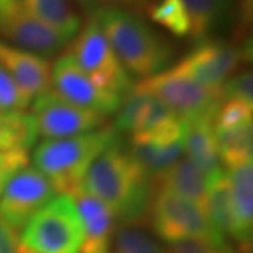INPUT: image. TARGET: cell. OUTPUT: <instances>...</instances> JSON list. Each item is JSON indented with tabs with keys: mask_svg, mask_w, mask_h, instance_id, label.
<instances>
[{
	"mask_svg": "<svg viewBox=\"0 0 253 253\" xmlns=\"http://www.w3.org/2000/svg\"><path fill=\"white\" fill-rule=\"evenodd\" d=\"M135 86L162 101L174 114L184 120L215 117L222 101L221 90L210 89L176 71L173 66L148 79H142Z\"/></svg>",
	"mask_w": 253,
	"mask_h": 253,
	"instance_id": "7",
	"label": "cell"
},
{
	"mask_svg": "<svg viewBox=\"0 0 253 253\" xmlns=\"http://www.w3.org/2000/svg\"><path fill=\"white\" fill-rule=\"evenodd\" d=\"M118 1H121V3H132V1H135V0H118Z\"/></svg>",
	"mask_w": 253,
	"mask_h": 253,
	"instance_id": "36",
	"label": "cell"
},
{
	"mask_svg": "<svg viewBox=\"0 0 253 253\" xmlns=\"http://www.w3.org/2000/svg\"><path fill=\"white\" fill-rule=\"evenodd\" d=\"M20 248L17 231L0 217V253H18Z\"/></svg>",
	"mask_w": 253,
	"mask_h": 253,
	"instance_id": "31",
	"label": "cell"
},
{
	"mask_svg": "<svg viewBox=\"0 0 253 253\" xmlns=\"http://www.w3.org/2000/svg\"><path fill=\"white\" fill-rule=\"evenodd\" d=\"M30 101L9 72L0 65V111H23L27 109Z\"/></svg>",
	"mask_w": 253,
	"mask_h": 253,
	"instance_id": "28",
	"label": "cell"
},
{
	"mask_svg": "<svg viewBox=\"0 0 253 253\" xmlns=\"http://www.w3.org/2000/svg\"><path fill=\"white\" fill-rule=\"evenodd\" d=\"M21 242L34 253H79L83 229L72 196L59 194L28 221Z\"/></svg>",
	"mask_w": 253,
	"mask_h": 253,
	"instance_id": "4",
	"label": "cell"
},
{
	"mask_svg": "<svg viewBox=\"0 0 253 253\" xmlns=\"http://www.w3.org/2000/svg\"><path fill=\"white\" fill-rule=\"evenodd\" d=\"M221 99L235 100L245 104L253 106V75L252 71L246 69L232 75L221 87Z\"/></svg>",
	"mask_w": 253,
	"mask_h": 253,
	"instance_id": "27",
	"label": "cell"
},
{
	"mask_svg": "<svg viewBox=\"0 0 253 253\" xmlns=\"http://www.w3.org/2000/svg\"><path fill=\"white\" fill-rule=\"evenodd\" d=\"M221 165L226 169L253 159V123L214 128Z\"/></svg>",
	"mask_w": 253,
	"mask_h": 253,
	"instance_id": "21",
	"label": "cell"
},
{
	"mask_svg": "<svg viewBox=\"0 0 253 253\" xmlns=\"http://www.w3.org/2000/svg\"><path fill=\"white\" fill-rule=\"evenodd\" d=\"M152 186L118 135L91 163L82 189L103 201L124 226H134L149 212Z\"/></svg>",
	"mask_w": 253,
	"mask_h": 253,
	"instance_id": "1",
	"label": "cell"
},
{
	"mask_svg": "<svg viewBox=\"0 0 253 253\" xmlns=\"http://www.w3.org/2000/svg\"><path fill=\"white\" fill-rule=\"evenodd\" d=\"M215 117L186 120L184 155L199 166L206 176L222 169L214 132Z\"/></svg>",
	"mask_w": 253,
	"mask_h": 253,
	"instance_id": "16",
	"label": "cell"
},
{
	"mask_svg": "<svg viewBox=\"0 0 253 253\" xmlns=\"http://www.w3.org/2000/svg\"><path fill=\"white\" fill-rule=\"evenodd\" d=\"M51 81L55 91L81 109L90 110L104 117L116 114L123 96L110 91L91 81L75 62L69 52L62 54L51 69Z\"/></svg>",
	"mask_w": 253,
	"mask_h": 253,
	"instance_id": "11",
	"label": "cell"
},
{
	"mask_svg": "<svg viewBox=\"0 0 253 253\" xmlns=\"http://www.w3.org/2000/svg\"><path fill=\"white\" fill-rule=\"evenodd\" d=\"M86 14H93L100 7L99 0H73Z\"/></svg>",
	"mask_w": 253,
	"mask_h": 253,
	"instance_id": "33",
	"label": "cell"
},
{
	"mask_svg": "<svg viewBox=\"0 0 253 253\" xmlns=\"http://www.w3.org/2000/svg\"><path fill=\"white\" fill-rule=\"evenodd\" d=\"M51 180L37 168L16 173L0 196V217L16 231L24 228L41 208L55 197Z\"/></svg>",
	"mask_w": 253,
	"mask_h": 253,
	"instance_id": "12",
	"label": "cell"
},
{
	"mask_svg": "<svg viewBox=\"0 0 253 253\" xmlns=\"http://www.w3.org/2000/svg\"><path fill=\"white\" fill-rule=\"evenodd\" d=\"M149 212L156 235L170 245L186 239L226 241L211 225L206 208L170 191L158 190L152 197Z\"/></svg>",
	"mask_w": 253,
	"mask_h": 253,
	"instance_id": "6",
	"label": "cell"
},
{
	"mask_svg": "<svg viewBox=\"0 0 253 253\" xmlns=\"http://www.w3.org/2000/svg\"><path fill=\"white\" fill-rule=\"evenodd\" d=\"M18 253H34V252H31V251H28L27 248H24L23 245H21V248H20V252Z\"/></svg>",
	"mask_w": 253,
	"mask_h": 253,
	"instance_id": "34",
	"label": "cell"
},
{
	"mask_svg": "<svg viewBox=\"0 0 253 253\" xmlns=\"http://www.w3.org/2000/svg\"><path fill=\"white\" fill-rule=\"evenodd\" d=\"M23 4L66 42H71L81 31L82 18L71 0H23Z\"/></svg>",
	"mask_w": 253,
	"mask_h": 253,
	"instance_id": "18",
	"label": "cell"
},
{
	"mask_svg": "<svg viewBox=\"0 0 253 253\" xmlns=\"http://www.w3.org/2000/svg\"><path fill=\"white\" fill-rule=\"evenodd\" d=\"M75 38L68 52L91 81L120 96H124L134 87V78L118 61L94 14H90Z\"/></svg>",
	"mask_w": 253,
	"mask_h": 253,
	"instance_id": "5",
	"label": "cell"
},
{
	"mask_svg": "<svg viewBox=\"0 0 253 253\" xmlns=\"http://www.w3.org/2000/svg\"><path fill=\"white\" fill-rule=\"evenodd\" d=\"M166 253H236V251L228 244L214 242L206 239H186L169 246Z\"/></svg>",
	"mask_w": 253,
	"mask_h": 253,
	"instance_id": "29",
	"label": "cell"
},
{
	"mask_svg": "<svg viewBox=\"0 0 253 253\" xmlns=\"http://www.w3.org/2000/svg\"><path fill=\"white\" fill-rule=\"evenodd\" d=\"M149 16L173 36L189 37V16L181 0H159L149 9Z\"/></svg>",
	"mask_w": 253,
	"mask_h": 253,
	"instance_id": "23",
	"label": "cell"
},
{
	"mask_svg": "<svg viewBox=\"0 0 253 253\" xmlns=\"http://www.w3.org/2000/svg\"><path fill=\"white\" fill-rule=\"evenodd\" d=\"M36 121L26 111H0V152H28L37 142Z\"/></svg>",
	"mask_w": 253,
	"mask_h": 253,
	"instance_id": "20",
	"label": "cell"
},
{
	"mask_svg": "<svg viewBox=\"0 0 253 253\" xmlns=\"http://www.w3.org/2000/svg\"><path fill=\"white\" fill-rule=\"evenodd\" d=\"M0 40L45 59L59 54L68 44L34 17L23 0H0Z\"/></svg>",
	"mask_w": 253,
	"mask_h": 253,
	"instance_id": "9",
	"label": "cell"
},
{
	"mask_svg": "<svg viewBox=\"0 0 253 253\" xmlns=\"http://www.w3.org/2000/svg\"><path fill=\"white\" fill-rule=\"evenodd\" d=\"M207 176L196 163L183 155L172 168L161 176L154 184L158 190H166L183 199L190 200L206 208Z\"/></svg>",
	"mask_w": 253,
	"mask_h": 253,
	"instance_id": "17",
	"label": "cell"
},
{
	"mask_svg": "<svg viewBox=\"0 0 253 253\" xmlns=\"http://www.w3.org/2000/svg\"><path fill=\"white\" fill-rule=\"evenodd\" d=\"M229 183L231 234L242 251H251L253 239V159L226 170Z\"/></svg>",
	"mask_w": 253,
	"mask_h": 253,
	"instance_id": "13",
	"label": "cell"
},
{
	"mask_svg": "<svg viewBox=\"0 0 253 253\" xmlns=\"http://www.w3.org/2000/svg\"><path fill=\"white\" fill-rule=\"evenodd\" d=\"M81 217L83 241L79 253H111L114 215L103 201L78 190L72 196Z\"/></svg>",
	"mask_w": 253,
	"mask_h": 253,
	"instance_id": "15",
	"label": "cell"
},
{
	"mask_svg": "<svg viewBox=\"0 0 253 253\" xmlns=\"http://www.w3.org/2000/svg\"><path fill=\"white\" fill-rule=\"evenodd\" d=\"M253 123V106L235 100H224L214 120V128H229Z\"/></svg>",
	"mask_w": 253,
	"mask_h": 253,
	"instance_id": "26",
	"label": "cell"
},
{
	"mask_svg": "<svg viewBox=\"0 0 253 253\" xmlns=\"http://www.w3.org/2000/svg\"><path fill=\"white\" fill-rule=\"evenodd\" d=\"M0 65L30 100L52 89L51 62L40 55L0 40Z\"/></svg>",
	"mask_w": 253,
	"mask_h": 253,
	"instance_id": "14",
	"label": "cell"
},
{
	"mask_svg": "<svg viewBox=\"0 0 253 253\" xmlns=\"http://www.w3.org/2000/svg\"><path fill=\"white\" fill-rule=\"evenodd\" d=\"M239 7V20H241V26L246 28L251 26L253 16V0H239L238 3Z\"/></svg>",
	"mask_w": 253,
	"mask_h": 253,
	"instance_id": "32",
	"label": "cell"
},
{
	"mask_svg": "<svg viewBox=\"0 0 253 253\" xmlns=\"http://www.w3.org/2000/svg\"><path fill=\"white\" fill-rule=\"evenodd\" d=\"M100 3H104V4H111V3H114V1H118V0H99Z\"/></svg>",
	"mask_w": 253,
	"mask_h": 253,
	"instance_id": "35",
	"label": "cell"
},
{
	"mask_svg": "<svg viewBox=\"0 0 253 253\" xmlns=\"http://www.w3.org/2000/svg\"><path fill=\"white\" fill-rule=\"evenodd\" d=\"M251 49V45L241 48L210 37L199 41L173 68L210 89L221 90L226 79L235 75L241 63L248 61Z\"/></svg>",
	"mask_w": 253,
	"mask_h": 253,
	"instance_id": "8",
	"label": "cell"
},
{
	"mask_svg": "<svg viewBox=\"0 0 253 253\" xmlns=\"http://www.w3.org/2000/svg\"><path fill=\"white\" fill-rule=\"evenodd\" d=\"M120 134L113 126L61 139H45L36 148L34 163L51 180L56 193L73 196L99 156Z\"/></svg>",
	"mask_w": 253,
	"mask_h": 253,
	"instance_id": "3",
	"label": "cell"
},
{
	"mask_svg": "<svg viewBox=\"0 0 253 253\" xmlns=\"http://www.w3.org/2000/svg\"><path fill=\"white\" fill-rule=\"evenodd\" d=\"M190 21V38L201 41L226 26L232 14V0H181Z\"/></svg>",
	"mask_w": 253,
	"mask_h": 253,
	"instance_id": "19",
	"label": "cell"
},
{
	"mask_svg": "<svg viewBox=\"0 0 253 253\" xmlns=\"http://www.w3.org/2000/svg\"><path fill=\"white\" fill-rule=\"evenodd\" d=\"M206 211L211 225L222 236L231 234L232 218L229 204V183L226 170L219 169L207 179V199Z\"/></svg>",
	"mask_w": 253,
	"mask_h": 253,
	"instance_id": "22",
	"label": "cell"
},
{
	"mask_svg": "<svg viewBox=\"0 0 253 253\" xmlns=\"http://www.w3.org/2000/svg\"><path fill=\"white\" fill-rule=\"evenodd\" d=\"M28 165V152H0V196L11 177Z\"/></svg>",
	"mask_w": 253,
	"mask_h": 253,
	"instance_id": "30",
	"label": "cell"
},
{
	"mask_svg": "<svg viewBox=\"0 0 253 253\" xmlns=\"http://www.w3.org/2000/svg\"><path fill=\"white\" fill-rule=\"evenodd\" d=\"M114 253H166V251L142 229L123 226L114 238Z\"/></svg>",
	"mask_w": 253,
	"mask_h": 253,
	"instance_id": "25",
	"label": "cell"
},
{
	"mask_svg": "<svg viewBox=\"0 0 253 253\" xmlns=\"http://www.w3.org/2000/svg\"><path fill=\"white\" fill-rule=\"evenodd\" d=\"M31 116L36 121L38 135L45 139H61L91 132L106 123L104 116L73 106L52 89L34 99Z\"/></svg>",
	"mask_w": 253,
	"mask_h": 253,
	"instance_id": "10",
	"label": "cell"
},
{
	"mask_svg": "<svg viewBox=\"0 0 253 253\" xmlns=\"http://www.w3.org/2000/svg\"><path fill=\"white\" fill-rule=\"evenodd\" d=\"M118 61L132 78L148 79L169 68L173 59L172 44L131 11L104 6L94 13Z\"/></svg>",
	"mask_w": 253,
	"mask_h": 253,
	"instance_id": "2",
	"label": "cell"
},
{
	"mask_svg": "<svg viewBox=\"0 0 253 253\" xmlns=\"http://www.w3.org/2000/svg\"><path fill=\"white\" fill-rule=\"evenodd\" d=\"M149 99H151V94L138 89L135 84L131 90L123 96L121 104L117 110L116 123L113 126L117 134H120V132L132 134L134 132L136 124L142 116Z\"/></svg>",
	"mask_w": 253,
	"mask_h": 253,
	"instance_id": "24",
	"label": "cell"
}]
</instances>
